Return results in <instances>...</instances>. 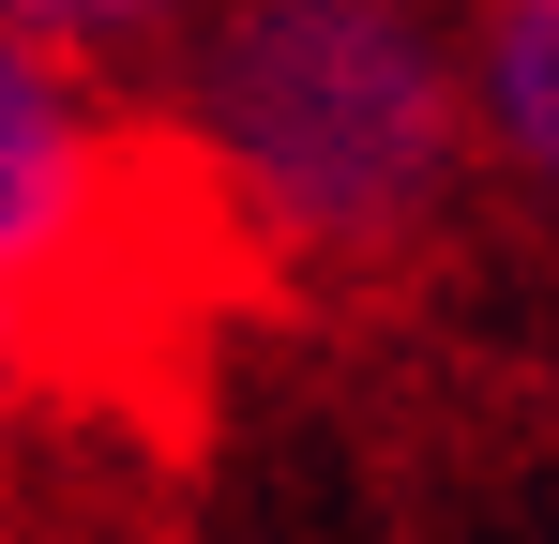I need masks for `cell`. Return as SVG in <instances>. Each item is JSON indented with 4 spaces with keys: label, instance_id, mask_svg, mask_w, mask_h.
Listing matches in <instances>:
<instances>
[{
    "label": "cell",
    "instance_id": "1",
    "mask_svg": "<svg viewBox=\"0 0 559 544\" xmlns=\"http://www.w3.org/2000/svg\"><path fill=\"white\" fill-rule=\"evenodd\" d=\"M152 137L197 227L287 272H364L424 243L484 152L468 31L439 0H197Z\"/></svg>",
    "mask_w": 559,
    "mask_h": 544
},
{
    "label": "cell",
    "instance_id": "5",
    "mask_svg": "<svg viewBox=\"0 0 559 544\" xmlns=\"http://www.w3.org/2000/svg\"><path fill=\"white\" fill-rule=\"evenodd\" d=\"M15 378H31V363H15V348H0V393H15Z\"/></svg>",
    "mask_w": 559,
    "mask_h": 544
},
{
    "label": "cell",
    "instance_id": "4",
    "mask_svg": "<svg viewBox=\"0 0 559 544\" xmlns=\"http://www.w3.org/2000/svg\"><path fill=\"white\" fill-rule=\"evenodd\" d=\"M15 31H46V46H76V61H152V46H182L197 0H0Z\"/></svg>",
    "mask_w": 559,
    "mask_h": 544
},
{
    "label": "cell",
    "instance_id": "3",
    "mask_svg": "<svg viewBox=\"0 0 559 544\" xmlns=\"http://www.w3.org/2000/svg\"><path fill=\"white\" fill-rule=\"evenodd\" d=\"M468 121L530 197H559V0H484L468 15Z\"/></svg>",
    "mask_w": 559,
    "mask_h": 544
},
{
    "label": "cell",
    "instance_id": "2",
    "mask_svg": "<svg viewBox=\"0 0 559 544\" xmlns=\"http://www.w3.org/2000/svg\"><path fill=\"white\" fill-rule=\"evenodd\" d=\"M197 197L167 137L106 91V61L0 15V348L46 363L76 333H136Z\"/></svg>",
    "mask_w": 559,
    "mask_h": 544
}]
</instances>
